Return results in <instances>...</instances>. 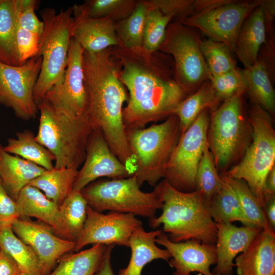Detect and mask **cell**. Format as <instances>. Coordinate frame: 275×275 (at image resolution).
<instances>
[{"mask_svg": "<svg viewBox=\"0 0 275 275\" xmlns=\"http://www.w3.org/2000/svg\"><path fill=\"white\" fill-rule=\"evenodd\" d=\"M112 49L121 66L120 79L128 91L123 110L126 131L166 120L189 95L176 79L170 56L143 47L126 49L118 46Z\"/></svg>", "mask_w": 275, "mask_h": 275, "instance_id": "6da1fadb", "label": "cell"}, {"mask_svg": "<svg viewBox=\"0 0 275 275\" xmlns=\"http://www.w3.org/2000/svg\"><path fill=\"white\" fill-rule=\"evenodd\" d=\"M82 64L88 95L86 113L94 130L100 129L113 153L134 174L135 160L123 118L128 95L120 78L119 61L110 47L95 53L84 50Z\"/></svg>", "mask_w": 275, "mask_h": 275, "instance_id": "7a4b0ae2", "label": "cell"}, {"mask_svg": "<svg viewBox=\"0 0 275 275\" xmlns=\"http://www.w3.org/2000/svg\"><path fill=\"white\" fill-rule=\"evenodd\" d=\"M154 190L162 203V212L159 216L149 219L152 228L162 225V232L174 242L195 239L215 244V222L199 191H179L164 179L154 186Z\"/></svg>", "mask_w": 275, "mask_h": 275, "instance_id": "3957f363", "label": "cell"}, {"mask_svg": "<svg viewBox=\"0 0 275 275\" xmlns=\"http://www.w3.org/2000/svg\"><path fill=\"white\" fill-rule=\"evenodd\" d=\"M245 93L224 100L210 112L207 144L221 174L240 161L252 140V127L243 100Z\"/></svg>", "mask_w": 275, "mask_h": 275, "instance_id": "277c9868", "label": "cell"}, {"mask_svg": "<svg viewBox=\"0 0 275 275\" xmlns=\"http://www.w3.org/2000/svg\"><path fill=\"white\" fill-rule=\"evenodd\" d=\"M40 117L35 139L55 158V168H75L84 163L89 137L94 130L86 113L77 118L56 113L44 99L38 105Z\"/></svg>", "mask_w": 275, "mask_h": 275, "instance_id": "5b68a950", "label": "cell"}, {"mask_svg": "<svg viewBox=\"0 0 275 275\" xmlns=\"http://www.w3.org/2000/svg\"><path fill=\"white\" fill-rule=\"evenodd\" d=\"M126 132L139 186L147 182L154 187L164 178L166 166L181 135L177 116L171 115L160 123Z\"/></svg>", "mask_w": 275, "mask_h": 275, "instance_id": "8992f818", "label": "cell"}, {"mask_svg": "<svg viewBox=\"0 0 275 275\" xmlns=\"http://www.w3.org/2000/svg\"><path fill=\"white\" fill-rule=\"evenodd\" d=\"M252 140L240 161L225 175L245 182L263 207L266 177L275 166V130L273 118L258 105L248 109Z\"/></svg>", "mask_w": 275, "mask_h": 275, "instance_id": "52a82bcc", "label": "cell"}, {"mask_svg": "<svg viewBox=\"0 0 275 275\" xmlns=\"http://www.w3.org/2000/svg\"><path fill=\"white\" fill-rule=\"evenodd\" d=\"M72 13V7L58 13L52 8L41 11L44 27L38 54L42 60L33 94L37 106L46 93L63 78L71 39Z\"/></svg>", "mask_w": 275, "mask_h": 275, "instance_id": "ba28073f", "label": "cell"}, {"mask_svg": "<svg viewBox=\"0 0 275 275\" xmlns=\"http://www.w3.org/2000/svg\"><path fill=\"white\" fill-rule=\"evenodd\" d=\"M80 192L88 205L99 212L107 210L150 219L162 206L154 190L150 193L141 190L134 174L124 178L99 180Z\"/></svg>", "mask_w": 275, "mask_h": 275, "instance_id": "9c48e42d", "label": "cell"}, {"mask_svg": "<svg viewBox=\"0 0 275 275\" xmlns=\"http://www.w3.org/2000/svg\"><path fill=\"white\" fill-rule=\"evenodd\" d=\"M201 40L195 29L180 22L171 21L158 49L172 58L176 79L189 95L210 76L201 51Z\"/></svg>", "mask_w": 275, "mask_h": 275, "instance_id": "30bf717a", "label": "cell"}, {"mask_svg": "<svg viewBox=\"0 0 275 275\" xmlns=\"http://www.w3.org/2000/svg\"><path fill=\"white\" fill-rule=\"evenodd\" d=\"M210 120V112L205 109L181 134L166 166L163 179L179 191L191 192L196 190L197 169L208 144Z\"/></svg>", "mask_w": 275, "mask_h": 275, "instance_id": "8fae6325", "label": "cell"}, {"mask_svg": "<svg viewBox=\"0 0 275 275\" xmlns=\"http://www.w3.org/2000/svg\"><path fill=\"white\" fill-rule=\"evenodd\" d=\"M259 5L260 0H227L222 4L195 14L180 22L200 31L208 39L224 43L234 53L243 21Z\"/></svg>", "mask_w": 275, "mask_h": 275, "instance_id": "7c38bea8", "label": "cell"}, {"mask_svg": "<svg viewBox=\"0 0 275 275\" xmlns=\"http://www.w3.org/2000/svg\"><path fill=\"white\" fill-rule=\"evenodd\" d=\"M42 60L37 54L19 66L0 62V104L11 108L21 119L34 118L38 113L33 94Z\"/></svg>", "mask_w": 275, "mask_h": 275, "instance_id": "4fadbf2b", "label": "cell"}, {"mask_svg": "<svg viewBox=\"0 0 275 275\" xmlns=\"http://www.w3.org/2000/svg\"><path fill=\"white\" fill-rule=\"evenodd\" d=\"M83 51L81 46L71 38L63 78L46 93L43 99L56 113L70 118L81 117L88 106Z\"/></svg>", "mask_w": 275, "mask_h": 275, "instance_id": "5bb4252c", "label": "cell"}, {"mask_svg": "<svg viewBox=\"0 0 275 275\" xmlns=\"http://www.w3.org/2000/svg\"><path fill=\"white\" fill-rule=\"evenodd\" d=\"M142 225L133 214L115 212L103 214L88 205L86 222L73 251L78 252L90 244L128 247L132 232Z\"/></svg>", "mask_w": 275, "mask_h": 275, "instance_id": "9a60e30c", "label": "cell"}, {"mask_svg": "<svg viewBox=\"0 0 275 275\" xmlns=\"http://www.w3.org/2000/svg\"><path fill=\"white\" fill-rule=\"evenodd\" d=\"M133 174L113 153L102 131L96 128L89 137L86 158L81 168L78 170L73 190L80 191L99 178L120 179Z\"/></svg>", "mask_w": 275, "mask_h": 275, "instance_id": "2e32d148", "label": "cell"}, {"mask_svg": "<svg viewBox=\"0 0 275 275\" xmlns=\"http://www.w3.org/2000/svg\"><path fill=\"white\" fill-rule=\"evenodd\" d=\"M17 237L30 246L36 254L44 275H48L58 260L74 251L75 242L57 236L49 226L20 217L12 225Z\"/></svg>", "mask_w": 275, "mask_h": 275, "instance_id": "e0dca14e", "label": "cell"}, {"mask_svg": "<svg viewBox=\"0 0 275 275\" xmlns=\"http://www.w3.org/2000/svg\"><path fill=\"white\" fill-rule=\"evenodd\" d=\"M156 243L164 246L171 254L172 257L168 263L175 269L172 275H190L193 272L217 275L210 270V266L217 262L215 244L203 243L195 239L174 242L162 231L157 236Z\"/></svg>", "mask_w": 275, "mask_h": 275, "instance_id": "ac0fdd59", "label": "cell"}, {"mask_svg": "<svg viewBox=\"0 0 275 275\" xmlns=\"http://www.w3.org/2000/svg\"><path fill=\"white\" fill-rule=\"evenodd\" d=\"M215 225L217 262L211 271L217 275H232L235 258L248 248L262 229L221 222Z\"/></svg>", "mask_w": 275, "mask_h": 275, "instance_id": "d6986e66", "label": "cell"}, {"mask_svg": "<svg viewBox=\"0 0 275 275\" xmlns=\"http://www.w3.org/2000/svg\"><path fill=\"white\" fill-rule=\"evenodd\" d=\"M237 275H275V232L269 225L235 259Z\"/></svg>", "mask_w": 275, "mask_h": 275, "instance_id": "ffe728a7", "label": "cell"}, {"mask_svg": "<svg viewBox=\"0 0 275 275\" xmlns=\"http://www.w3.org/2000/svg\"><path fill=\"white\" fill-rule=\"evenodd\" d=\"M71 35L84 50L91 53L120 45L116 23L108 18H73Z\"/></svg>", "mask_w": 275, "mask_h": 275, "instance_id": "44dd1931", "label": "cell"}, {"mask_svg": "<svg viewBox=\"0 0 275 275\" xmlns=\"http://www.w3.org/2000/svg\"><path fill=\"white\" fill-rule=\"evenodd\" d=\"M161 232L160 230L146 231L143 225L138 227L129 240L130 259L127 267L120 269L118 275H142L144 267L153 260L160 259L168 262L172 257L170 252L156 244V238Z\"/></svg>", "mask_w": 275, "mask_h": 275, "instance_id": "7402d4cb", "label": "cell"}, {"mask_svg": "<svg viewBox=\"0 0 275 275\" xmlns=\"http://www.w3.org/2000/svg\"><path fill=\"white\" fill-rule=\"evenodd\" d=\"M266 38L263 9L259 5L243 21L236 42L234 53L244 68L253 66L257 62Z\"/></svg>", "mask_w": 275, "mask_h": 275, "instance_id": "603a6c76", "label": "cell"}, {"mask_svg": "<svg viewBox=\"0 0 275 275\" xmlns=\"http://www.w3.org/2000/svg\"><path fill=\"white\" fill-rule=\"evenodd\" d=\"M45 170L4 151L0 160V181L7 194L16 201L21 190Z\"/></svg>", "mask_w": 275, "mask_h": 275, "instance_id": "cb8c5ba5", "label": "cell"}, {"mask_svg": "<svg viewBox=\"0 0 275 275\" xmlns=\"http://www.w3.org/2000/svg\"><path fill=\"white\" fill-rule=\"evenodd\" d=\"M87 207L80 191L72 190L59 206L58 224L53 233L62 239L76 242L86 222Z\"/></svg>", "mask_w": 275, "mask_h": 275, "instance_id": "d4e9b609", "label": "cell"}, {"mask_svg": "<svg viewBox=\"0 0 275 275\" xmlns=\"http://www.w3.org/2000/svg\"><path fill=\"white\" fill-rule=\"evenodd\" d=\"M20 217H33L50 227L58 226L59 206L40 190L28 185L20 192L16 201Z\"/></svg>", "mask_w": 275, "mask_h": 275, "instance_id": "484cf974", "label": "cell"}, {"mask_svg": "<svg viewBox=\"0 0 275 275\" xmlns=\"http://www.w3.org/2000/svg\"><path fill=\"white\" fill-rule=\"evenodd\" d=\"M247 93L251 104L259 106L272 117L275 115V91L267 70L259 59L252 66L243 69Z\"/></svg>", "mask_w": 275, "mask_h": 275, "instance_id": "4316f807", "label": "cell"}, {"mask_svg": "<svg viewBox=\"0 0 275 275\" xmlns=\"http://www.w3.org/2000/svg\"><path fill=\"white\" fill-rule=\"evenodd\" d=\"M18 8L17 0L0 2V62L19 66L16 46Z\"/></svg>", "mask_w": 275, "mask_h": 275, "instance_id": "83f0119b", "label": "cell"}, {"mask_svg": "<svg viewBox=\"0 0 275 275\" xmlns=\"http://www.w3.org/2000/svg\"><path fill=\"white\" fill-rule=\"evenodd\" d=\"M136 0H90L72 7L73 18H108L116 23L128 17L138 4Z\"/></svg>", "mask_w": 275, "mask_h": 275, "instance_id": "f1b7e54d", "label": "cell"}, {"mask_svg": "<svg viewBox=\"0 0 275 275\" xmlns=\"http://www.w3.org/2000/svg\"><path fill=\"white\" fill-rule=\"evenodd\" d=\"M77 172L75 168L54 167L45 170L29 185L40 190L59 206L72 191Z\"/></svg>", "mask_w": 275, "mask_h": 275, "instance_id": "f546056e", "label": "cell"}, {"mask_svg": "<svg viewBox=\"0 0 275 275\" xmlns=\"http://www.w3.org/2000/svg\"><path fill=\"white\" fill-rule=\"evenodd\" d=\"M210 112L217 108L215 93L209 79L196 92L188 95L175 108L173 115L177 116L181 134L193 124L205 109Z\"/></svg>", "mask_w": 275, "mask_h": 275, "instance_id": "4dcf8cb0", "label": "cell"}, {"mask_svg": "<svg viewBox=\"0 0 275 275\" xmlns=\"http://www.w3.org/2000/svg\"><path fill=\"white\" fill-rule=\"evenodd\" d=\"M106 245L96 244L88 249L67 254L48 275H94L103 258Z\"/></svg>", "mask_w": 275, "mask_h": 275, "instance_id": "1f68e13d", "label": "cell"}, {"mask_svg": "<svg viewBox=\"0 0 275 275\" xmlns=\"http://www.w3.org/2000/svg\"><path fill=\"white\" fill-rule=\"evenodd\" d=\"M16 138L8 140L4 150L15 154L41 167L46 170L54 168V156L44 146L38 142L33 133L25 130L16 133Z\"/></svg>", "mask_w": 275, "mask_h": 275, "instance_id": "d6a6232c", "label": "cell"}, {"mask_svg": "<svg viewBox=\"0 0 275 275\" xmlns=\"http://www.w3.org/2000/svg\"><path fill=\"white\" fill-rule=\"evenodd\" d=\"M222 180L223 182L220 190L208 206L213 220L215 223H232L237 221L241 222L243 226L253 227L246 218L233 189L229 184Z\"/></svg>", "mask_w": 275, "mask_h": 275, "instance_id": "836d02e7", "label": "cell"}, {"mask_svg": "<svg viewBox=\"0 0 275 275\" xmlns=\"http://www.w3.org/2000/svg\"><path fill=\"white\" fill-rule=\"evenodd\" d=\"M0 246L14 258L23 272L44 275L34 251L15 234L12 228L0 230Z\"/></svg>", "mask_w": 275, "mask_h": 275, "instance_id": "e575fe53", "label": "cell"}, {"mask_svg": "<svg viewBox=\"0 0 275 275\" xmlns=\"http://www.w3.org/2000/svg\"><path fill=\"white\" fill-rule=\"evenodd\" d=\"M149 6L148 1H138L132 13L116 23L120 46L126 49L143 47L144 26Z\"/></svg>", "mask_w": 275, "mask_h": 275, "instance_id": "d590c367", "label": "cell"}, {"mask_svg": "<svg viewBox=\"0 0 275 275\" xmlns=\"http://www.w3.org/2000/svg\"><path fill=\"white\" fill-rule=\"evenodd\" d=\"M219 175L235 192L242 210L251 225L261 229L268 226L262 206L245 182L230 177L224 174Z\"/></svg>", "mask_w": 275, "mask_h": 275, "instance_id": "8d00e7d4", "label": "cell"}, {"mask_svg": "<svg viewBox=\"0 0 275 275\" xmlns=\"http://www.w3.org/2000/svg\"><path fill=\"white\" fill-rule=\"evenodd\" d=\"M200 49L210 76H215L236 69L233 53L224 43L210 39L201 40Z\"/></svg>", "mask_w": 275, "mask_h": 275, "instance_id": "74e56055", "label": "cell"}, {"mask_svg": "<svg viewBox=\"0 0 275 275\" xmlns=\"http://www.w3.org/2000/svg\"><path fill=\"white\" fill-rule=\"evenodd\" d=\"M223 180L216 168L208 144L200 161L196 177V190L199 191L208 206L220 190Z\"/></svg>", "mask_w": 275, "mask_h": 275, "instance_id": "f35d334b", "label": "cell"}, {"mask_svg": "<svg viewBox=\"0 0 275 275\" xmlns=\"http://www.w3.org/2000/svg\"><path fill=\"white\" fill-rule=\"evenodd\" d=\"M149 6L147 13L143 35V47L149 51L158 50L163 41L168 25L173 15L164 14L153 6L148 0Z\"/></svg>", "mask_w": 275, "mask_h": 275, "instance_id": "ab89813d", "label": "cell"}, {"mask_svg": "<svg viewBox=\"0 0 275 275\" xmlns=\"http://www.w3.org/2000/svg\"><path fill=\"white\" fill-rule=\"evenodd\" d=\"M215 93L217 108L225 100L239 93H245L247 82L243 69H236L215 76H210Z\"/></svg>", "mask_w": 275, "mask_h": 275, "instance_id": "60d3db41", "label": "cell"}, {"mask_svg": "<svg viewBox=\"0 0 275 275\" xmlns=\"http://www.w3.org/2000/svg\"><path fill=\"white\" fill-rule=\"evenodd\" d=\"M150 3L164 14L173 15L172 21L184 19L212 7L213 0H149Z\"/></svg>", "mask_w": 275, "mask_h": 275, "instance_id": "b9f144b4", "label": "cell"}, {"mask_svg": "<svg viewBox=\"0 0 275 275\" xmlns=\"http://www.w3.org/2000/svg\"><path fill=\"white\" fill-rule=\"evenodd\" d=\"M17 1L18 24L25 30L41 36L44 30V22L38 19L35 12L38 1L36 0H17Z\"/></svg>", "mask_w": 275, "mask_h": 275, "instance_id": "7bdbcfd3", "label": "cell"}, {"mask_svg": "<svg viewBox=\"0 0 275 275\" xmlns=\"http://www.w3.org/2000/svg\"><path fill=\"white\" fill-rule=\"evenodd\" d=\"M41 36L21 28L17 22L16 46L21 65L36 56L39 51Z\"/></svg>", "mask_w": 275, "mask_h": 275, "instance_id": "ee69618b", "label": "cell"}, {"mask_svg": "<svg viewBox=\"0 0 275 275\" xmlns=\"http://www.w3.org/2000/svg\"><path fill=\"white\" fill-rule=\"evenodd\" d=\"M19 217L16 201L7 194L0 181V230L12 228L13 222Z\"/></svg>", "mask_w": 275, "mask_h": 275, "instance_id": "f6af8a7d", "label": "cell"}, {"mask_svg": "<svg viewBox=\"0 0 275 275\" xmlns=\"http://www.w3.org/2000/svg\"><path fill=\"white\" fill-rule=\"evenodd\" d=\"M263 9L266 37L275 36L273 21L275 16V1L260 0Z\"/></svg>", "mask_w": 275, "mask_h": 275, "instance_id": "bcb514c9", "label": "cell"}, {"mask_svg": "<svg viewBox=\"0 0 275 275\" xmlns=\"http://www.w3.org/2000/svg\"><path fill=\"white\" fill-rule=\"evenodd\" d=\"M22 270L14 258L4 250H0V275H20Z\"/></svg>", "mask_w": 275, "mask_h": 275, "instance_id": "7dc6e473", "label": "cell"}, {"mask_svg": "<svg viewBox=\"0 0 275 275\" xmlns=\"http://www.w3.org/2000/svg\"><path fill=\"white\" fill-rule=\"evenodd\" d=\"M115 245H106L101 262L94 275H115L111 262V253Z\"/></svg>", "mask_w": 275, "mask_h": 275, "instance_id": "c3c4849f", "label": "cell"}, {"mask_svg": "<svg viewBox=\"0 0 275 275\" xmlns=\"http://www.w3.org/2000/svg\"><path fill=\"white\" fill-rule=\"evenodd\" d=\"M269 226L275 229V195L266 198L262 207Z\"/></svg>", "mask_w": 275, "mask_h": 275, "instance_id": "681fc988", "label": "cell"}, {"mask_svg": "<svg viewBox=\"0 0 275 275\" xmlns=\"http://www.w3.org/2000/svg\"><path fill=\"white\" fill-rule=\"evenodd\" d=\"M264 191L265 200L267 197L275 195V166L271 169L266 177Z\"/></svg>", "mask_w": 275, "mask_h": 275, "instance_id": "f907efd6", "label": "cell"}, {"mask_svg": "<svg viewBox=\"0 0 275 275\" xmlns=\"http://www.w3.org/2000/svg\"><path fill=\"white\" fill-rule=\"evenodd\" d=\"M4 147H3L1 144H0V160L1 159L3 153L4 152Z\"/></svg>", "mask_w": 275, "mask_h": 275, "instance_id": "816d5d0a", "label": "cell"}, {"mask_svg": "<svg viewBox=\"0 0 275 275\" xmlns=\"http://www.w3.org/2000/svg\"><path fill=\"white\" fill-rule=\"evenodd\" d=\"M20 275H31V274L28 273H26V272L22 271Z\"/></svg>", "mask_w": 275, "mask_h": 275, "instance_id": "f5cc1de1", "label": "cell"}, {"mask_svg": "<svg viewBox=\"0 0 275 275\" xmlns=\"http://www.w3.org/2000/svg\"><path fill=\"white\" fill-rule=\"evenodd\" d=\"M1 246H0V250H1Z\"/></svg>", "mask_w": 275, "mask_h": 275, "instance_id": "db71d44e", "label": "cell"}, {"mask_svg": "<svg viewBox=\"0 0 275 275\" xmlns=\"http://www.w3.org/2000/svg\"><path fill=\"white\" fill-rule=\"evenodd\" d=\"M1 0H0V2H1Z\"/></svg>", "mask_w": 275, "mask_h": 275, "instance_id": "11a10c76", "label": "cell"}]
</instances>
